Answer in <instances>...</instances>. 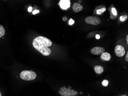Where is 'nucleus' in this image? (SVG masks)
Masks as SVG:
<instances>
[{
    "mask_svg": "<svg viewBox=\"0 0 128 96\" xmlns=\"http://www.w3.org/2000/svg\"><path fill=\"white\" fill-rule=\"evenodd\" d=\"M32 44L34 48L44 56H49L51 54V50L49 47L52 46V42L47 38L38 36L34 39Z\"/></svg>",
    "mask_w": 128,
    "mask_h": 96,
    "instance_id": "1",
    "label": "nucleus"
},
{
    "mask_svg": "<svg viewBox=\"0 0 128 96\" xmlns=\"http://www.w3.org/2000/svg\"><path fill=\"white\" fill-rule=\"evenodd\" d=\"M20 76L22 79L25 81H33L36 78V74L33 71H24L21 72Z\"/></svg>",
    "mask_w": 128,
    "mask_h": 96,
    "instance_id": "2",
    "label": "nucleus"
},
{
    "mask_svg": "<svg viewBox=\"0 0 128 96\" xmlns=\"http://www.w3.org/2000/svg\"><path fill=\"white\" fill-rule=\"evenodd\" d=\"M58 92L62 96H75L78 94L77 92L74 90H71L70 88H66L65 86L61 87Z\"/></svg>",
    "mask_w": 128,
    "mask_h": 96,
    "instance_id": "3",
    "label": "nucleus"
},
{
    "mask_svg": "<svg viewBox=\"0 0 128 96\" xmlns=\"http://www.w3.org/2000/svg\"><path fill=\"white\" fill-rule=\"evenodd\" d=\"M85 21L86 23L90 25H97L100 24V20L99 18L96 16H88L85 19Z\"/></svg>",
    "mask_w": 128,
    "mask_h": 96,
    "instance_id": "4",
    "label": "nucleus"
},
{
    "mask_svg": "<svg viewBox=\"0 0 128 96\" xmlns=\"http://www.w3.org/2000/svg\"><path fill=\"white\" fill-rule=\"evenodd\" d=\"M115 54L118 57H122L126 54V50L123 46L120 45H117L115 48Z\"/></svg>",
    "mask_w": 128,
    "mask_h": 96,
    "instance_id": "5",
    "label": "nucleus"
},
{
    "mask_svg": "<svg viewBox=\"0 0 128 96\" xmlns=\"http://www.w3.org/2000/svg\"><path fill=\"white\" fill-rule=\"evenodd\" d=\"M105 49L100 47H95L93 48L90 50V52L92 54L95 55H100L105 52Z\"/></svg>",
    "mask_w": 128,
    "mask_h": 96,
    "instance_id": "6",
    "label": "nucleus"
},
{
    "mask_svg": "<svg viewBox=\"0 0 128 96\" xmlns=\"http://www.w3.org/2000/svg\"><path fill=\"white\" fill-rule=\"evenodd\" d=\"M59 5L62 9L66 10L70 6V0H60Z\"/></svg>",
    "mask_w": 128,
    "mask_h": 96,
    "instance_id": "7",
    "label": "nucleus"
},
{
    "mask_svg": "<svg viewBox=\"0 0 128 96\" xmlns=\"http://www.w3.org/2000/svg\"><path fill=\"white\" fill-rule=\"evenodd\" d=\"M72 9L74 12L78 13L83 10V7L80 3L75 2L72 5Z\"/></svg>",
    "mask_w": 128,
    "mask_h": 96,
    "instance_id": "8",
    "label": "nucleus"
},
{
    "mask_svg": "<svg viewBox=\"0 0 128 96\" xmlns=\"http://www.w3.org/2000/svg\"><path fill=\"white\" fill-rule=\"evenodd\" d=\"M100 58L102 60H104V61H108L111 59V55L109 53H107V52H106V53L104 52L103 53L101 54Z\"/></svg>",
    "mask_w": 128,
    "mask_h": 96,
    "instance_id": "9",
    "label": "nucleus"
},
{
    "mask_svg": "<svg viewBox=\"0 0 128 96\" xmlns=\"http://www.w3.org/2000/svg\"><path fill=\"white\" fill-rule=\"evenodd\" d=\"M95 72L97 74H100L103 72L104 69L100 66H96L94 68Z\"/></svg>",
    "mask_w": 128,
    "mask_h": 96,
    "instance_id": "10",
    "label": "nucleus"
},
{
    "mask_svg": "<svg viewBox=\"0 0 128 96\" xmlns=\"http://www.w3.org/2000/svg\"><path fill=\"white\" fill-rule=\"evenodd\" d=\"M6 31L3 26L0 25V38L3 36L5 34Z\"/></svg>",
    "mask_w": 128,
    "mask_h": 96,
    "instance_id": "11",
    "label": "nucleus"
},
{
    "mask_svg": "<svg viewBox=\"0 0 128 96\" xmlns=\"http://www.w3.org/2000/svg\"><path fill=\"white\" fill-rule=\"evenodd\" d=\"M106 8L105 7H104L101 9H98L97 10V14L98 15H100L104 12L106 11Z\"/></svg>",
    "mask_w": 128,
    "mask_h": 96,
    "instance_id": "12",
    "label": "nucleus"
},
{
    "mask_svg": "<svg viewBox=\"0 0 128 96\" xmlns=\"http://www.w3.org/2000/svg\"><path fill=\"white\" fill-rule=\"evenodd\" d=\"M127 18H128V16L127 15L121 16L120 17V20L121 22H124L127 20Z\"/></svg>",
    "mask_w": 128,
    "mask_h": 96,
    "instance_id": "13",
    "label": "nucleus"
},
{
    "mask_svg": "<svg viewBox=\"0 0 128 96\" xmlns=\"http://www.w3.org/2000/svg\"><path fill=\"white\" fill-rule=\"evenodd\" d=\"M108 80H104L102 82V85L103 86L107 87L108 85Z\"/></svg>",
    "mask_w": 128,
    "mask_h": 96,
    "instance_id": "14",
    "label": "nucleus"
},
{
    "mask_svg": "<svg viewBox=\"0 0 128 96\" xmlns=\"http://www.w3.org/2000/svg\"><path fill=\"white\" fill-rule=\"evenodd\" d=\"M112 14L114 16L117 15V10L115 8L113 7L111 9Z\"/></svg>",
    "mask_w": 128,
    "mask_h": 96,
    "instance_id": "15",
    "label": "nucleus"
},
{
    "mask_svg": "<svg viewBox=\"0 0 128 96\" xmlns=\"http://www.w3.org/2000/svg\"><path fill=\"white\" fill-rule=\"evenodd\" d=\"M74 23V20H72V18L70 19V20L69 21V25H73Z\"/></svg>",
    "mask_w": 128,
    "mask_h": 96,
    "instance_id": "16",
    "label": "nucleus"
},
{
    "mask_svg": "<svg viewBox=\"0 0 128 96\" xmlns=\"http://www.w3.org/2000/svg\"><path fill=\"white\" fill-rule=\"evenodd\" d=\"M39 12L40 11L38 10H35L33 11L32 13L34 15H35V14H36V13H39Z\"/></svg>",
    "mask_w": 128,
    "mask_h": 96,
    "instance_id": "17",
    "label": "nucleus"
},
{
    "mask_svg": "<svg viewBox=\"0 0 128 96\" xmlns=\"http://www.w3.org/2000/svg\"><path fill=\"white\" fill-rule=\"evenodd\" d=\"M28 11L29 12H31L32 10V7H29L28 8Z\"/></svg>",
    "mask_w": 128,
    "mask_h": 96,
    "instance_id": "18",
    "label": "nucleus"
},
{
    "mask_svg": "<svg viewBox=\"0 0 128 96\" xmlns=\"http://www.w3.org/2000/svg\"><path fill=\"white\" fill-rule=\"evenodd\" d=\"M126 61L128 62V52H127L126 56Z\"/></svg>",
    "mask_w": 128,
    "mask_h": 96,
    "instance_id": "19",
    "label": "nucleus"
},
{
    "mask_svg": "<svg viewBox=\"0 0 128 96\" xmlns=\"http://www.w3.org/2000/svg\"><path fill=\"white\" fill-rule=\"evenodd\" d=\"M96 38L97 39H99L100 38V35H97L96 36Z\"/></svg>",
    "mask_w": 128,
    "mask_h": 96,
    "instance_id": "20",
    "label": "nucleus"
},
{
    "mask_svg": "<svg viewBox=\"0 0 128 96\" xmlns=\"http://www.w3.org/2000/svg\"><path fill=\"white\" fill-rule=\"evenodd\" d=\"M126 42H127V44H128V35H127L126 36Z\"/></svg>",
    "mask_w": 128,
    "mask_h": 96,
    "instance_id": "21",
    "label": "nucleus"
},
{
    "mask_svg": "<svg viewBox=\"0 0 128 96\" xmlns=\"http://www.w3.org/2000/svg\"><path fill=\"white\" fill-rule=\"evenodd\" d=\"M80 94H82L83 93H82V92H80Z\"/></svg>",
    "mask_w": 128,
    "mask_h": 96,
    "instance_id": "22",
    "label": "nucleus"
},
{
    "mask_svg": "<svg viewBox=\"0 0 128 96\" xmlns=\"http://www.w3.org/2000/svg\"><path fill=\"white\" fill-rule=\"evenodd\" d=\"M2 96V94H1V93L0 92V96Z\"/></svg>",
    "mask_w": 128,
    "mask_h": 96,
    "instance_id": "23",
    "label": "nucleus"
}]
</instances>
